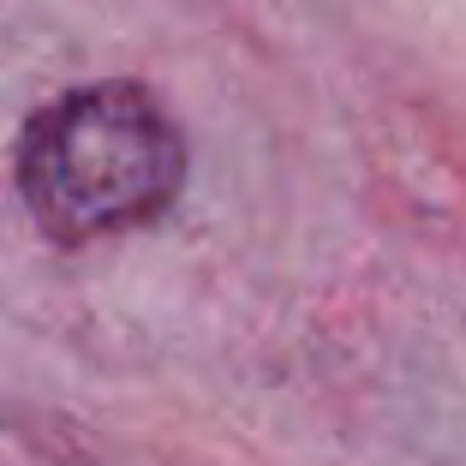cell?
<instances>
[{
  "label": "cell",
  "mask_w": 466,
  "mask_h": 466,
  "mask_svg": "<svg viewBox=\"0 0 466 466\" xmlns=\"http://www.w3.org/2000/svg\"><path fill=\"white\" fill-rule=\"evenodd\" d=\"M186 132L167 102L132 78H102L30 114L13 179L48 239L90 246L162 221L186 192Z\"/></svg>",
  "instance_id": "obj_1"
}]
</instances>
